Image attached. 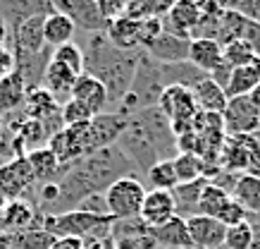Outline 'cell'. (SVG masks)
Instances as JSON below:
<instances>
[{"instance_id":"cell-1","label":"cell","mask_w":260,"mask_h":249,"mask_svg":"<svg viewBox=\"0 0 260 249\" xmlns=\"http://www.w3.org/2000/svg\"><path fill=\"white\" fill-rule=\"evenodd\" d=\"M84 50V72L98 79L108 94V105H115L129 94L141 50L115 48L105 34H91Z\"/></svg>"},{"instance_id":"cell-2","label":"cell","mask_w":260,"mask_h":249,"mask_svg":"<svg viewBox=\"0 0 260 249\" xmlns=\"http://www.w3.org/2000/svg\"><path fill=\"white\" fill-rule=\"evenodd\" d=\"M222 170L237 175H258L260 173V144L255 134H229L220 151Z\"/></svg>"},{"instance_id":"cell-3","label":"cell","mask_w":260,"mask_h":249,"mask_svg":"<svg viewBox=\"0 0 260 249\" xmlns=\"http://www.w3.org/2000/svg\"><path fill=\"white\" fill-rule=\"evenodd\" d=\"M132 118L139 122L143 134L153 144V149L158 153V161H174L177 158V153H179V149H177V134H174L170 120L165 118V113L160 110L158 105L143 108V110L134 113Z\"/></svg>"},{"instance_id":"cell-4","label":"cell","mask_w":260,"mask_h":249,"mask_svg":"<svg viewBox=\"0 0 260 249\" xmlns=\"http://www.w3.org/2000/svg\"><path fill=\"white\" fill-rule=\"evenodd\" d=\"M146 197V187L134 175L119 177L105 189V201L112 220H134L141 213V204Z\"/></svg>"},{"instance_id":"cell-5","label":"cell","mask_w":260,"mask_h":249,"mask_svg":"<svg viewBox=\"0 0 260 249\" xmlns=\"http://www.w3.org/2000/svg\"><path fill=\"white\" fill-rule=\"evenodd\" d=\"M158 108L165 113V118L170 120V125H172L177 137L184 134V132H191V129H193L198 108H196L193 96H191V89L167 87L165 91H162L160 101H158Z\"/></svg>"},{"instance_id":"cell-6","label":"cell","mask_w":260,"mask_h":249,"mask_svg":"<svg viewBox=\"0 0 260 249\" xmlns=\"http://www.w3.org/2000/svg\"><path fill=\"white\" fill-rule=\"evenodd\" d=\"M119 151L126 156V161L134 165L136 173H148L155 163H158V153L153 149V144L148 142V137L143 134V129L139 127V122L134 118H129L124 132L119 134L117 144H115Z\"/></svg>"},{"instance_id":"cell-7","label":"cell","mask_w":260,"mask_h":249,"mask_svg":"<svg viewBox=\"0 0 260 249\" xmlns=\"http://www.w3.org/2000/svg\"><path fill=\"white\" fill-rule=\"evenodd\" d=\"M53 10L64 15L77 29H84L88 34H105L108 22L101 15L95 0H50Z\"/></svg>"},{"instance_id":"cell-8","label":"cell","mask_w":260,"mask_h":249,"mask_svg":"<svg viewBox=\"0 0 260 249\" xmlns=\"http://www.w3.org/2000/svg\"><path fill=\"white\" fill-rule=\"evenodd\" d=\"M222 125L229 134H255L260 129V110L248 96L229 98L222 110Z\"/></svg>"},{"instance_id":"cell-9","label":"cell","mask_w":260,"mask_h":249,"mask_svg":"<svg viewBox=\"0 0 260 249\" xmlns=\"http://www.w3.org/2000/svg\"><path fill=\"white\" fill-rule=\"evenodd\" d=\"M108 220V218H98L84 211H70L62 216H43V230L53 235V237H79L86 240L95 228Z\"/></svg>"},{"instance_id":"cell-10","label":"cell","mask_w":260,"mask_h":249,"mask_svg":"<svg viewBox=\"0 0 260 249\" xmlns=\"http://www.w3.org/2000/svg\"><path fill=\"white\" fill-rule=\"evenodd\" d=\"M126 122H129V118L119 115V113H112V110L93 115L91 122H88V153L117 144V139L124 132Z\"/></svg>"},{"instance_id":"cell-11","label":"cell","mask_w":260,"mask_h":249,"mask_svg":"<svg viewBox=\"0 0 260 249\" xmlns=\"http://www.w3.org/2000/svg\"><path fill=\"white\" fill-rule=\"evenodd\" d=\"M50 12H55L50 0H0V22L8 29V39L26 19L48 17Z\"/></svg>"},{"instance_id":"cell-12","label":"cell","mask_w":260,"mask_h":249,"mask_svg":"<svg viewBox=\"0 0 260 249\" xmlns=\"http://www.w3.org/2000/svg\"><path fill=\"white\" fill-rule=\"evenodd\" d=\"M34 185V173L31 165L26 161V156H17L10 163L0 165V192L10 201H15L22 197Z\"/></svg>"},{"instance_id":"cell-13","label":"cell","mask_w":260,"mask_h":249,"mask_svg":"<svg viewBox=\"0 0 260 249\" xmlns=\"http://www.w3.org/2000/svg\"><path fill=\"white\" fill-rule=\"evenodd\" d=\"M43 24H46V17H31L24 24L17 26L15 34L8 39L10 53L19 58V56H36L43 48H48L46 39H43Z\"/></svg>"},{"instance_id":"cell-14","label":"cell","mask_w":260,"mask_h":249,"mask_svg":"<svg viewBox=\"0 0 260 249\" xmlns=\"http://www.w3.org/2000/svg\"><path fill=\"white\" fill-rule=\"evenodd\" d=\"M160 19H162V32L179 39H191V32L201 19V5L193 0H177V5Z\"/></svg>"},{"instance_id":"cell-15","label":"cell","mask_w":260,"mask_h":249,"mask_svg":"<svg viewBox=\"0 0 260 249\" xmlns=\"http://www.w3.org/2000/svg\"><path fill=\"white\" fill-rule=\"evenodd\" d=\"M186 230L191 237V247L193 249H213L224 244V233L227 228L210 216H191L186 218Z\"/></svg>"},{"instance_id":"cell-16","label":"cell","mask_w":260,"mask_h":249,"mask_svg":"<svg viewBox=\"0 0 260 249\" xmlns=\"http://www.w3.org/2000/svg\"><path fill=\"white\" fill-rule=\"evenodd\" d=\"M189 43L191 39H179V36H172V34L162 32L158 39H153L141 48L150 60H155L160 65H172V63H184L189 60Z\"/></svg>"},{"instance_id":"cell-17","label":"cell","mask_w":260,"mask_h":249,"mask_svg":"<svg viewBox=\"0 0 260 249\" xmlns=\"http://www.w3.org/2000/svg\"><path fill=\"white\" fill-rule=\"evenodd\" d=\"M177 216V209H174V199L172 192H162V189H146V197H143L141 204V223L146 228H158V225L167 223L170 218Z\"/></svg>"},{"instance_id":"cell-18","label":"cell","mask_w":260,"mask_h":249,"mask_svg":"<svg viewBox=\"0 0 260 249\" xmlns=\"http://www.w3.org/2000/svg\"><path fill=\"white\" fill-rule=\"evenodd\" d=\"M148 235L158 247L165 249H193L191 247V237L186 230V220L179 216L170 218L167 223L158 225V228H148Z\"/></svg>"},{"instance_id":"cell-19","label":"cell","mask_w":260,"mask_h":249,"mask_svg":"<svg viewBox=\"0 0 260 249\" xmlns=\"http://www.w3.org/2000/svg\"><path fill=\"white\" fill-rule=\"evenodd\" d=\"M26 161H29V165H31L34 182H39V185L57 182V180L64 175V170H67V165H60V161L55 158V153L50 151L48 146L26 153Z\"/></svg>"},{"instance_id":"cell-20","label":"cell","mask_w":260,"mask_h":249,"mask_svg":"<svg viewBox=\"0 0 260 249\" xmlns=\"http://www.w3.org/2000/svg\"><path fill=\"white\" fill-rule=\"evenodd\" d=\"M74 81H77V74L72 72L70 67H64V65L55 63V60L50 58V63H48V67H46V74H43V84H41V87L46 89V91H50V94L55 96L57 103L62 105L67 98H72Z\"/></svg>"},{"instance_id":"cell-21","label":"cell","mask_w":260,"mask_h":249,"mask_svg":"<svg viewBox=\"0 0 260 249\" xmlns=\"http://www.w3.org/2000/svg\"><path fill=\"white\" fill-rule=\"evenodd\" d=\"M72 98H77V101H81L86 108H91L93 115L105 113V108H108V94H105L103 84L86 72L77 77L74 89H72Z\"/></svg>"},{"instance_id":"cell-22","label":"cell","mask_w":260,"mask_h":249,"mask_svg":"<svg viewBox=\"0 0 260 249\" xmlns=\"http://www.w3.org/2000/svg\"><path fill=\"white\" fill-rule=\"evenodd\" d=\"M208 185L205 177H198V180H191V182H179V185L172 189V199H174V209H177V216L179 218H191L198 216V199H201V192L203 187Z\"/></svg>"},{"instance_id":"cell-23","label":"cell","mask_w":260,"mask_h":249,"mask_svg":"<svg viewBox=\"0 0 260 249\" xmlns=\"http://www.w3.org/2000/svg\"><path fill=\"white\" fill-rule=\"evenodd\" d=\"M105 36H108V41L119 50H141L139 22L129 19V17H117V19L108 22Z\"/></svg>"},{"instance_id":"cell-24","label":"cell","mask_w":260,"mask_h":249,"mask_svg":"<svg viewBox=\"0 0 260 249\" xmlns=\"http://www.w3.org/2000/svg\"><path fill=\"white\" fill-rule=\"evenodd\" d=\"M191 96L196 101V108L201 113H213V115H222L224 105H227V94L224 89H220L210 77H205L201 84L191 89Z\"/></svg>"},{"instance_id":"cell-25","label":"cell","mask_w":260,"mask_h":249,"mask_svg":"<svg viewBox=\"0 0 260 249\" xmlns=\"http://www.w3.org/2000/svg\"><path fill=\"white\" fill-rule=\"evenodd\" d=\"M160 74H162L165 87H184V89H193L196 84H201L208 77L203 70H198L196 65H191L189 60L172 63V65H160Z\"/></svg>"},{"instance_id":"cell-26","label":"cell","mask_w":260,"mask_h":249,"mask_svg":"<svg viewBox=\"0 0 260 249\" xmlns=\"http://www.w3.org/2000/svg\"><path fill=\"white\" fill-rule=\"evenodd\" d=\"M189 63L198 70L210 74L222 63V46L213 39H191L189 43Z\"/></svg>"},{"instance_id":"cell-27","label":"cell","mask_w":260,"mask_h":249,"mask_svg":"<svg viewBox=\"0 0 260 249\" xmlns=\"http://www.w3.org/2000/svg\"><path fill=\"white\" fill-rule=\"evenodd\" d=\"M258 84H260V58H255L248 65H241V67L232 70V79H229V87H227V98L248 96Z\"/></svg>"},{"instance_id":"cell-28","label":"cell","mask_w":260,"mask_h":249,"mask_svg":"<svg viewBox=\"0 0 260 249\" xmlns=\"http://www.w3.org/2000/svg\"><path fill=\"white\" fill-rule=\"evenodd\" d=\"M24 110L29 115V120H46V118H50V115H55L60 110V103L55 101V96L50 91H46L43 87H36L26 91Z\"/></svg>"},{"instance_id":"cell-29","label":"cell","mask_w":260,"mask_h":249,"mask_svg":"<svg viewBox=\"0 0 260 249\" xmlns=\"http://www.w3.org/2000/svg\"><path fill=\"white\" fill-rule=\"evenodd\" d=\"M74 32L77 26L72 24L70 19L60 12H50L46 17V24H43V39H46V46L48 48H60L64 43H72L74 39Z\"/></svg>"},{"instance_id":"cell-30","label":"cell","mask_w":260,"mask_h":249,"mask_svg":"<svg viewBox=\"0 0 260 249\" xmlns=\"http://www.w3.org/2000/svg\"><path fill=\"white\" fill-rule=\"evenodd\" d=\"M232 199H237L248 211V216H260V177L241 175L234 185Z\"/></svg>"},{"instance_id":"cell-31","label":"cell","mask_w":260,"mask_h":249,"mask_svg":"<svg viewBox=\"0 0 260 249\" xmlns=\"http://www.w3.org/2000/svg\"><path fill=\"white\" fill-rule=\"evenodd\" d=\"M0 223L5 225L8 230L12 233H24V230H29L34 223V209L22 199H15V201H8L5 204V211H3V218H0Z\"/></svg>"},{"instance_id":"cell-32","label":"cell","mask_w":260,"mask_h":249,"mask_svg":"<svg viewBox=\"0 0 260 249\" xmlns=\"http://www.w3.org/2000/svg\"><path fill=\"white\" fill-rule=\"evenodd\" d=\"M26 84L17 72L8 74L0 79V110H15L19 105H24L26 98Z\"/></svg>"},{"instance_id":"cell-33","label":"cell","mask_w":260,"mask_h":249,"mask_svg":"<svg viewBox=\"0 0 260 249\" xmlns=\"http://www.w3.org/2000/svg\"><path fill=\"white\" fill-rule=\"evenodd\" d=\"M232 199V194L220 189L217 185H213L210 180H208V185L203 187V192H201V199H198V213L201 216H210V218H217L220 216V211L224 209Z\"/></svg>"},{"instance_id":"cell-34","label":"cell","mask_w":260,"mask_h":249,"mask_svg":"<svg viewBox=\"0 0 260 249\" xmlns=\"http://www.w3.org/2000/svg\"><path fill=\"white\" fill-rule=\"evenodd\" d=\"M172 163L179 182H191V180L205 177V161L196 153H177Z\"/></svg>"},{"instance_id":"cell-35","label":"cell","mask_w":260,"mask_h":249,"mask_svg":"<svg viewBox=\"0 0 260 249\" xmlns=\"http://www.w3.org/2000/svg\"><path fill=\"white\" fill-rule=\"evenodd\" d=\"M146 180H148L150 189H162V192H172L174 187L179 185L172 161H158L146 173Z\"/></svg>"},{"instance_id":"cell-36","label":"cell","mask_w":260,"mask_h":249,"mask_svg":"<svg viewBox=\"0 0 260 249\" xmlns=\"http://www.w3.org/2000/svg\"><path fill=\"white\" fill-rule=\"evenodd\" d=\"M19 139H22L24 144V151L31 153L36 151V149H43V146H48V142H50V137H48L46 127H43V122L41 120H26L19 127Z\"/></svg>"},{"instance_id":"cell-37","label":"cell","mask_w":260,"mask_h":249,"mask_svg":"<svg viewBox=\"0 0 260 249\" xmlns=\"http://www.w3.org/2000/svg\"><path fill=\"white\" fill-rule=\"evenodd\" d=\"M53 60L60 65H64V67H70L72 72L77 74H84V50H81L79 43H64V46H60V48L53 50Z\"/></svg>"},{"instance_id":"cell-38","label":"cell","mask_w":260,"mask_h":249,"mask_svg":"<svg viewBox=\"0 0 260 249\" xmlns=\"http://www.w3.org/2000/svg\"><path fill=\"white\" fill-rule=\"evenodd\" d=\"M222 60L234 70V67H241V65H248L251 60H255V53L244 39H237L227 46H222Z\"/></svg>"},{"instance_id":"cell-39","label":"cell","mask_w":260,"mask_h":249,"mask_svg":"<svg viewBox=\"0 0 260 249\" xmlns=\"http://www.w3.org/2000/svg\"><path fill=\"white\" fill-rule=\"evenodd\" d=\"M60 118H62L64 127H72V125H84V122H91L93 113L91 108L77 101V98H67L62 105H60Z\"/></svg>"},{"instance_id":"cell-40","label":"cell","mask_w":260,"mask_h":249,"mask_svg":"<svg viewBox=\"0 0 260 249\" xmlns=\"http://www.w3.org/2000/svg\"><path fill=\"white\" fill-rule=\"evenodd\" d=\"M251 244H253L251 220L227 228V233H224V247L227 249H251Z\"/></svg>"},{"instance_id":"cell-41","label":"cell","mask_w":260,"mask_h":249,"mask_svg":"<svg viewBox=\"0 0 260 249\" xmlns=\"http://www.w3.org/2000/svg\"><path fill=\"white\" fill-rule=\"evenodd\" d=\"M53 235L48 233V230H43V228H39V230H24V233L17 235V247L19 249H50V244H53Z\"/></svg>"},{"instance_id":"cell-42","label":"cell","mask_w":260,"mask_h":249,"mask_svg":"<svg viewBox=\"0 0 260 249\" xmlns=\"http://www.w3.org/2000/svg\"><path fill=\"white\" fill-rule=\"evenodd\" d=\"M217 220H220V223L224 225V228H232V225L246 223V220H248V211H246L237 199H229V204L220 211V216H217Z\"/></svg>"},{"instance_id":"cell-43","label":"cell","mask_w":260,"mask_h":249,"mask_svg":"<svg viewBox=\"0 0 260 249\" xmlns=\"http://www.w3.org/2000/svg\"><path fill=\"white\" fill-rule=\"evenodd\" d=\"M74 211H84V213H91V216H98V218H110L108 201H105V192H98V194L86 197V199L81 201Z\"/></svg>"},{"instance_id":"cell-44","label":"cell","mask_w":260,"mask_h":249,"mask_svg":"<svg viewBox=\"0 0 260 249\" xmlns=\"http://www.w3.org/2000/svg\"><path fill=\"white\" fill-rule=\"evenodd\" d=\"M227 10L260 24V0H227Z\"/></svg>"},{"instance_id":"cell-45","label":"cell","mask_w":260,"mask_h":249,"mask_svg":"<svg viewBox=\"0 0 260 249\" xmlns=\"http://www.w3.org/2000/svg\"><path fill=\"white\" fill-rule=\"evenodd\" d=\"M162 34V19L160 17H148L139 22V41H141V48H146L153 39H158Z\"/></svg>"},{"instance_id":"cell-46","label":"cell","mask_w":260,"mask_h":249,"mask_svg":"<svg viewBox=\"0 0 260 249\" xmlns=\"http://www.w3.org/2000/svg\"><path fill=\"white\" fill-rule=\"evenodd\" d=\"M126 3L129 0H95V5L101 10V15L105 17V22H112L117 17H124Z\"/></svg>"},{"instance_id":"cell-47","label":"cell","mask_w":260,"mask_h":249,"mask_svg":"<svg viewBox=\"0 0 260 249\" xmlns=\"http://www.w3.org/2000/svg\"><path fill=\"white\" fill-rule=\"evenodd\" d=\"M124 17L134 19V22H143L148 19L150 15V8H148V0H129L126 3V10H124Z\"/></svg>"},{"instance_id":"cell-48","label":"cell","mask_w":260,"mask_h":249,"mask_svg":"<svg viewBox=\"0 0 260 249\" xmlns=\"http://www.w3.org/2000/svg\"><path fill=\"white\" fill-rule=\"evenodd\" d=\"M241 39L251 46V50L255 53V58H260V24L258 22H248V19H246V26H244Z\"/></svg>"},{"instance_id":"cell-49","label":"cell","mask_w":260,"mask_h":249,"mask_svg":"<svg viewBox=\"0 0 260 249\" xmlns=\"http://www.w3.org/2000/svg\"><path fill=\"white\" fill-rule=\"evenodd\" d=\"M177 5V0H148V8L153 17H165Z\"/></svg>"},{"instance_id":"cell-50","label":"cell","mask_w":260,"mask_h":249,"mask_svg":"<svg viewBox=\"0 0 260 249\" xmlns=\"http://www.w3.org/2000/svg\"><path fill=\"white\" fill-rule=\"evenodd\" d=\"M50 249H84V240H79V237H55Z\"/></svg>"},{"instance_id":"cell-51","label":"cell","mask_w":260,"mask_h":249,"mask_svg":"<svg viewBox=\"0 0 260 249\" xmlns=\"http://www.w3.org/2000/svg\"><path fill=\"white\" fill-rule=\"evenodd\" d=\"M12 72H15V58H12V53L8 48L0 50V79Z\"/></svg>"},{"instance_id":"cell-52","label":"cell","mask_w":260,"mask_h":249,"mask_svg":"<svg viewBox=\"0 0 260 249\" xmlns=\"http://www.w3.org/2000/svg\"><path fill=\"white\" fill-rule=\"evenodd\" d=\"M253 225V244H251V249H260V220H255V223H251Z\"/></svg>"},{"instance_id":"cell-53","label":"cell","mask_w":260,"mask_h":249,"mask_svg":"<svg viewBox=\"0 0 260 249\" xmlns=\"http://www.w3.org/2000/svg\"><path fill=\"white\" fill-rule=\"evenodd\" d=\"M248 98H251V101H253V105H255V108H258V110H260V84H258V87H255V89H253L251 94H248Z\"/></svg>"},{"instance_id":"cell-54","label":"cell","mask_w":260,"mask_h":249,"mask_svg":"<svg viewBox=\"0 0 260 249\" xmlns=\"http://www.w3.org/2000/svg\"><path fill=\"white\" fill-rule=\"evenodd\" d=\"M5 46H8V29L0 22V50H5Z\"/></svg>"},{"instance_id":"cell-55","label":"cell","mask_w":260,"mask_h":249,"mask_svg":"<svg viewBox=\"0 0 260 249\" xmlns=\"http://www.w3.org/2000/svg\"><path fill=\"white\" fill-rule=\"evenodd\" d=\"M5 201H8V199H5V197H3V192H0V206H5Z\"/></svg>"},{"instance_id":"cell-56","label":"cell","mask_w":260,"mask_h":249,"mask_svg":"<svg viewBox=\"0 0 260 249\" xmlns=\"http://www.w3.org/2000/svg\"><path fill=\"white\" fill-rule=\"evenodd\" d=\"M255 139H258V144H260V129H258V132H255Z\"/></svg>"},{"instance_id":"cell-57","label":"cell","mask_w":260,"mask_h":249,"mask_svg":"<svg viewBox=\"0 0 260 249\" xmlns=\"http://www.w3.org/2000/svg\"><path fill=\"white\" fill-rule=\"evenodd\" d=\"M213 249H227V247H224V244H220V247H213Z\"/></svg>"},{"instance_id":"cell-58","label":"cell","mask_w":260,"mask_h":249,"mask_svg":"<svg viewBox=\"0 0 260 249\" xmlns=\"http://www.w3.org/2000/svg\"><path fill=\"white\" fill-rule=\"evenodd\" d=\"M258 177H260V173H258Z\"/></svg>"}]
</instances>
